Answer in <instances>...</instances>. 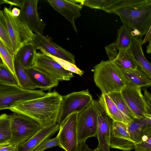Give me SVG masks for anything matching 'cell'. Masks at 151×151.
Wrapping results in <instances>:
<instances>
[{"label": "cell", "mask_w": 151, "mask_h": 151, "mask_svg": "<svg viewBox=\"0 0 151 151\" xmlns=\"http://www.w3.org/2000/svg\"><path fill=\"white\" fill-rule=\"evenodd\" d=\"M104 11L118 15L133 36L146 35L151 25V0H114Z\"/></svg>", "instance_id": "6da1fadb"}, {"label": "cell", "mask_w": 151, "mask_h": 151, "mask_svg": "<svg viewBox=\"0 0 151 151\" xmlns=\"http://www.w3.org/2000/svg\"><path fill=\"white\" fill-rule=\"evenodd\" d=\"M62 101V96L54 91L41 97L19 104L9 110L30 117L43 128L57 123Z\"/></svg>", "instance_id": "7a4b0ae2"}, {"label": "cell", "mask_w": 151, "mask_h": 151, "mask_svg": "<svg viewBox=\"0 0 151 151\" xmlns=\"http://www.w3.org/2000/svg\"><path fill=\"white\" fill-rule=\"evenodd\" d=\"M93 70L94 82L102 93L121 92L126 85L122 70L109 60H102Z\"/></svg>", "instance_id": "3957f363"}, {"label": "cell", "mask_w": 151, "mask_h": 151, "mask_svg": "<svg viewBox=\"0 0 151 151\" xmlns=\"http://www.w3.org/2000/svg\"><path fill=\"white\" fill-rule=\"evenodd\" d=\"M11 6L5 7L0 11V20L6 28L12 43L14 56L18 50L25 44L32 42L35 34L18 17L11 13Z\"/></svg>", "instance_id": "277c9868"}, {"label": "cell", "mask_w": 151, "mask_h": 151, "mask_svg": "<svg viewBox=\"0 0 151 151\" xmlns=\"http://www.w3.org/2000/svg\"><path fill=\"white\" fill-rule=\"evenodd\" d=\"M41 90L24 89L19 85L0 83V110L9 109L21 103L45 96Z\"/></svg>", "instance_id": "5b68a950"}, {"label": "cell", "mask_w": 151, "mask_h": 151, "mask_svg": "<svg viewBox=\"0 0 151 151\" xmlns=\"http://www.w3.org/2000/svg\"><path fill=\"white\" fill-rule=\"evenodd\" d=\"M11 116V137L7 143L18 146L28 140L42 128L25 115L14 113Z\"/></svg>", "instance_id": "8992f818"}, {"label": "cell", "mask_w": 151, "mask_h": 151, "mask_svg": "<svg viewBox=\"0 0 151 151\" xmlns=\"http://www.w3.org/2000/svg\"><path fill=\"white\" fill-rule=\"evenodd\" d=\"M93 99L88 89L62 96L57 123L59 125L71 114L79 113L87 107Z\"/></svg>", "instance_id": "52a82bcc"}, {"label": "cell", "mask_w": 151, "mask_h": 151, "mask_svg": "<svg viewBox=\"0 0 151 151\" xmlns=\"http://www.w3.org/2000/svg\"><path fill=\"white\" fill-rule=\"evenodd\" d=\"M98 115L94 100L78 113L77 130L78 144L85 142L88 138L97 136Z\"/></svg>", "instance_id": "ba28073f"}, {"label": "cell", "mask_w": 151, "mask_h": 151, "mask_svg": "<svg viewBox=\"0 0 151 151\" xmlns=\"http://www.w3.org/2000/svg\"><path fill=\"white\" fill-rule=\"evenodd\" d=\"M78 113H73L68 116L60 125L57 135L60 147L65 151H78L77 120Z\"/></svg>", "instance_id": "9c48e42d"}, {"label": "cell", "mask_w": 151, "mask_h": 151, "mask_svg": "<svg viewBox=\"0 0 151 151\" xmlns=\"http://www.w3.org/2000/svg\"><path fill=\"white\" fill-rule=\"evenodd\" d=\"M56 80L69 81L73 77V73L65 70L50 56L36 52L33 66Z\"/></svg>", "instance_id": "30bf717a"}, {"label": "cell", "mask_w": 151, "mask_h": 151, "mask_svg": "<svg viewBox=\"0 0 151 151\" xmlns=\"http://www.w3.org/2000/svg\"><path fill=\"white\" fill-rule=\"evenodd\" d=\"M38 0H24L19 18L35 34H43L46 25L40 19L37 10Z\"/></svg>", "instance_id": "8fae6325"}, {"label": "cell", "mask_w": 151, "mask_h": 151, "mask_svg": "<svg viewBox=\"0 0 151 151\" xmlns=\"http://www.w3.org/2000/svg\"><path fill=\"white\" fill-rule=\"evenodd\" d=\"M110 147L130 151L134 149V143L130 138L128 126L123 122L113 121L110 130Z\"/></svg>", "instance_id": "7c38bea8"}, {"label": "cell", "mask_w": 151, "mask_h": 151, "mask_svg": "<svg viewBox=\"0 0 151 151\" xmlns=\"http://www.w3.org/2000/svg\"><path fill=\"white\" fill-rule=\"evenodd\" d=\"M53 9L63 16L71 24L77 33L75 20L81 16L84 0H47Z\"/></svg>", "instance_id": "4fadbf2b"}, {"label": "cell", "mask_w": 151, "mask_h": 151, "mask_svg": "<svg viewBox=\"0 0 151 151\" xmlns=\"http://www.w3.org/2000/svg\"><path fill=\"white\" fill-rule=\"evenodd\" d=\"M95 102L98 112L97 137L100 151H110L109 145L111 127L113 120L107 114L99 101Z\"/></svg>", "instance_id": "5bb4252c"}, {"label": "cell", "mask_w": 151, "mask_h": 151, "mask_svg": "<svg viewBox=\"0 0 151 151\" xmlns=\"http://www.w3.org/2000/svg\"><path fill=\"white\" fill-rule=\"evenodd\" d=\"M32 42L37 50H43L53 56L72 63H75L73 54L55 43L50 37L42 34H35Z\"/></svg>", "instance_id": "9a60e30c"}, {"label": "cell", "mask_w": 151, "mask_h": 151, "mask_svg": "<svg viewBox=\"0 0 151 151\" xmlns=\"http://www.w3.org/2000/svg\"><path fill=\"white\" fill-rule=\"evenodd\" d=\"M109 60L122 70L136 69L138 64L130 50H119L114 42L105 47Z\"/></svg>", "instance_id": "2e32d148"}, {"label": "cell", "mask_w": 151, "mask_h": 151, "mask_svg": "<svg viewBox=\"0 0 151 151\" xmlns=\"http://www.w3.org/2000/svg\"><path fill=\"white\" fill-rule=\"evenodd\" d=\"M120 92L136 118L144 117L145 101L141 88L126 85Z\"/></svg>", "instance_id": "e0dca14e"}, {"label": "cell", "mask_w": 151, "mask_h": 151, "mask_svg": "<svg viewBox=\"0 0 151 151\" xmlns=\"http://www.w3.org/2000/svg\"><path fill=\"white\" fill-rule=\"evenodd\" d=\"M60 129L57 123L42 128L29 139L17 146L18 151H34L45 140L52 136Z\"/></svg>", "instance_id": "ac0fdd59"}, {"label": "cell", "mask_w": 151, "mask_h": 151, "mask_svg": "<svg viewBox=\"0 0 151 151\" xmlns=\"http://www.w3.org/2000/svg\"><path fill=\"white\" fill-rule=\"evenodd\" d=\"M142 36L133 37L129 49L138 64L139 69L151 80V63L145 57L142 48Z\"/></svg>", "instance_id": "d6986e66"}, {"label": "cell", "mask_w": 151, "mask_h": 151, "mask_svg": "<svg viewBox=\"0 0 151 151\" xmlns=\"http://www.w3.org/2000/svg\"><path fill=\"white\" fill-rule=\"evenodd\" d=\"M33 82L41 90H50L57 86L59 81L33 67L27 69Z\"/></svg>", "instance_id": "ffe728a7"}, {"label": "cell", "mask_w": 151, "mask_h": 151, "mask_svg": "<svg viewBox=\"0 0 151 151\" xmlns=\"http://www.w3.org/2000/svg\"><path fill=\"white\" fill-rule=\"evenodd\" d=\"M122 70L126 85L140 88L151 86V80L140 69Z\"/></svg>", "instance_id": "44dd1931"}, {"label": "cell", "mask_w": 151, "mask_h": 151, "mask_svg": "<svg viewBox=\"0 0 151 151\" xmlns=\"http://www.w3.org/2000/svg\"><path fill=\"white\" fill-rule=\"evenodd\" d=\"M127 126L130 138L134 143L151 131V125L145 117L135 118Z\"/></svg>", "instance_id": "7402d4cb"}, {"label": "cell", "mask_w": 151, "mask_h": 151, "mask_svg": "<svg viewBox=\"0 0 151 151\" xmlns=\"http://www.w3.org/2000/svg\"><path fill=\"white\" fill-rule=\"evenodd\" d=\"M36 50L32 42H28L18 50L15 56L22 65L27 69L34 66Z\"/></svg>", "instance_id": "603a6c76"}, {"label": "cell", "mask_w": 151, "mask_h": 151, "mask_svg": "<svg viewBox=\"0 0 151 151\" xmlns=\"http://www.w3.org/2000/svg\"><path fill=\"white\" fill-rule=\"evenodd\" d=\"M99 101L106 113L113 121L122 122L127 125L123 116L107 94L102 93Z\"/></svg>", "instance_id": "cb8c5ba5"}, {"label": "cell", "mask_w": 151, "mask_h": 151, "mask_svg": "<svg viewBox=\"0 0 151 151\" xmlns=\"http://www.w3.org/2000/svg\"><path fill=\"white\" fill-rule=\"evenodd\" d=\"M14 65L15 73L19 86L29 90H35L37 88L31 79L27 69L22 65L15 56Z\"/></svg>", "instance_id": "d4e9b609"}, {"label": "cell", "mask_w": 151, "mask_h": 151, "mask_svg": "<svg viewBox=\"0 0 151 151\" xmlns=\"http://www.w3.org/2000/svg\"><path fill=\"white\" fill-rule=\"evenodd\" d=\"M107 94L123 116L127 122V125L136 118L126 102L120 92H113Z\"/></svg>", "instance_id": "484cf974"}, {"label": "cell", "mask_w": 151, "mask_h": 151, "mask_svg": "<svg viewBox=\"0 0 151 151\" xmlns=\"http://www.w3.org/2000/svg\"><path fill=\"white\" fill-rule=\"evenodd\" d=\"M133 37L131 30L123 24L117 30V38L114 43L119 50H128L131 45Z\"/></svg>", "instance_id": "4316f807"}, {"label": "cell", "mask_w": 151, "mask_h": 151, "mask_svg": "<svg viewBox=\"0 0 151 151\" xmlns=\"http://www.w3.org/2000/svg\"><path fill=\"white\" fill-rule=\"evenodd\" d=\"M11 134V116L2 114L0 116V145L8 143Z\"/></svg>", "instance_id": "83f0119b"}, {"label": "cell", "mask_w": 151, "mask_h": 151, "mask_svg": "<svg viewBox=\"0 0 151 151\" xmlns=\"http://www.w3.org/2000/svg\"><path fill=\"white\" fill-rule=\"evenodd\" d=\"M0 62L3 63L7 66L17 79L14 69L15 56L13 52L11 51L0 40Z\"/></svg>", "instance_id": "f1b7e54d"}, {"label": "cell", "mask_w": 151, "mask_h": 151, "mask_svg": "<svg viewBox=\"0 0 151 151\" xmlns=\"http://www.w3.org/2000/svg\"><path fill=\"white\" fill-rule=\"evenodd\" d=\"M0 83L10 85H18L14 75L3 63H0Z\"/></svg>", "instance_id": "f546056e"}, {"label": "cell", "mask_w": 151, "mask_h": 151, "mask_svg": "<svg viewBox=\"0 0 151 151\" xmlns=\"http://www.w3.org/2000/svg\"><path fill=\"white\" fill-rule=\"evenodd\" d=\"M41 53L45 54L53 59L59 63L65 70L82 76L84 72L79 68L75 64L68 61L53 56L43 50H40Z\"/></svg>", "instance_id": "4dcf8cb0"}, {"label": "cell", "mask_w": 151, "mask_h": 151, "mask_svg": "<svg viewBox=\"0 0 151 151\" xmlns=\"http://www.w3.org/2000/svg\"><path fill=\"white\" fill-rule=\"evenodd\" d=\"M134 149L135 151L151 150V131L135 142Z\"/></svg>", "instance_id": "1f68e13d"}, {"label": "cell", "mask_w": 151, "mask_h": 151, "mask_svg": "<svg viewBox=\"0 0 151 151\" xmlns=\"http://www.w3.org/2000/svg\"><path fill=\"white\" fill-rule=\"evenodd\" d=\"M114 0H84L83 5L92 9L104 10Z\"/></svg>", "instance_id": "d6a6232c"}, {"label": "cell", "mask_w": 151, "mask_h": 151, "mask_svg": "<svg viewBox=\"0 0 151 151\" xmlns=\"http://www.w3.org/2000/svg\"><path fill=\"white\" fill-rule=\"evenodd\" d=\"M0 40L13 53L12 42L9 32L2 22L0 20Z\"/></svg>", "instance_id": "836d02e7"}, {"label": "cell", "mask_w": 151, "mask_h": 151, "mask_svg": "<svg viewBox=\"0 0 151 151\" xmlns=\"http://www.w3.org/2000/svg\"><path fill=\"white\" fill-rule=\"evenodd\" d=\"M144 91L143 96L145 101L144 116L151 125V94L146 89Z\"/></svg>", "instance_id": "e575fe53"}, {"label": "cell", "mask_w": 151, "mask_h": 151, "mask_svg": "<svg viewBox=\"0 0 151 151\" xmlns=\"http://www.w3.org/2000/svg\"><path fill=\"white\" fill-rule=\"evenodd\" d=\"M55 146L60 147L59 140L57 136L52 138L45 139L34 151H44L47 149Z\"/></svg>", "instance_id": "d590c367"}, {"label": "cell", "mask_w": 151, "mask_h": 151, "mask_svg": "<svg viewBox=\"0 0 151 151\" xmlns=\"http://www.w3.org/2000/svg\"><path fill=\"white\" fill-rule=\"evenodd\" d=\"M0 151H18L17 146L9 143L0 145Z\"/></svg>", "instance_id": "8d00e7d4"}, {"label": "cell", "mask_w": 151, "mask_h": 151, "mask_svg": "<svg viewBox=\"0 0 151 151\" xmlns=\"http://www.w3.org/2000/svg\"><path fill=\"white\" fill-rule=\"evenodd\" d=\"M24 0H1L0 4L3 3H6L10 4L11 6L15 5L20 7L22 4Z\"/></svg>", "instance_id": "74e56055"}, {"label": "cell", "mask_w": 151, "mask_h": 151, "mask_svg": "<svg viewBox=\"0 0 151 151\" xmlns=\"http://www.w3.org/2000/svg\"><path fill=\"white\" fill-rule=\"evenodd\" d=\"M78 151H94L89 148L85 142L78 144Z\"/></svg>", "instance_id": "f35d334b"}, {"label": "cell", "mask_w": 151, "mask_h": 151, "mask_svg": "<svg viewBox=\"0 0 151 151\" xmlns=\"http://www.w3.org/2000/svg\"><path fill=\"white\" fill-rule=\"evenodd\" d=\"M151 39V25L147 32V34L145 35L144 39L143 40L142 42V45L145 44L146 42H149Z\"/></svg>", "instance_id": "ab89813d"}, {"label": "cell", "mask_w": 151, "mask_h": 151, "mask_svg": "<svg viewBox=\"0 0 151 151\" xmlns=\"http://www.w3.org/2000/svg\"><path fill=\"white\" fill-rule=\"evenodd\" d=\"M11 13L14 17H18L20 13V10L17 7H14L11 10Z\"/></svg>", "instance_id": "60d3db41"}, {"label": "cell", "mask_w": 151, "mask_h": 151, "mask_svg": "<svg viewBox=\"0 0 151 151\" xmlns=\"http://www.w3.org/2000/svg\"><path fill=\"white\" fill-rule=\"evenodd\" d=\"M146 52L148 54L151 53V39L147 46Z\"/></svg>", "instance_id": "b9f144b4"}, {"label": "cell", "mask_w": 151, "mask_h": 151, "mask_svg": "<svg viewBox=\"0 0 151 151\" xmlns=\"http://www.w3.org/2000/svg\"><path fill=\"white\" fill-rule=\"evenodd\" d=\"M94 151H100L98 148H96L94 150Z\"/></svg>", "instance_id": "7bdbcfd3"}, {"label": "cell", "mask_w": 151, "mask_h": 151, "mask_svg": "<svg viewBox=\"0 0 151 151\" xmlns=\"http://www.w3.org/2000/svg\"><path fill=\"white\" fill-rule=\"evenodd\" d=\"M151 151V150H148V151Z\"/></svg>", "instance_id": "ee69618b"}]
</instances>
